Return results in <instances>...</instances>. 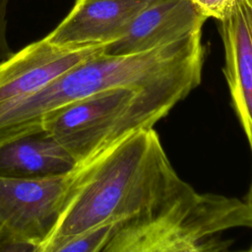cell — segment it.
<instances>
[{"mask_svg":"<svg viewBox=\"0 0 252 252\" xmlns=\"http://www.w3.org/2000/svg\"><path fill=\"white\" fill-rule=\"evenodd\" d=\"M248 140V143H249V146H250V150H251V155H252V137L250 138H247ZM244 202L246 203V205L248 206L251 214H252V178H251V183H250V186H249V189H248V193L245 197V200ZM249 251L252 252V243H251V247L249 248Z\"/></svg>","mask_w":252,"mask_h":252,"instance_id":"obj_13","label":"cell"},{"mask_svg":"<svg viewBox=\"0 0 252 252\" xmlns=\"http://www.w3.org/2000/svg\"><path fill=\"white\" fill-rule=\"evenodd\" d=\"M9 0H0V62L8 58L11 51L7 40V9Z\"/></svg>","mask_w":252,"mask_h":252,"instance_id":"obj_12","label":"cell"},{"mask_svg":"<svg viewBox=\"0 0 252 252\" xmlns=\"http://www.w3.org/2000/svg\"><path fill=\"white\" fill-rule=\"evenodd\" d=\"M116 222L102 224L83 232L63 243L57 252H103L110 240Z\"/></svg>","mask_w":252,"mask_h":252,"instance_id":"obj_10","label":"cell"},{"mask_svg":"<svg viewBox=\"0 0 252 252\" xmlns=\"http://www.w3.org/2000/svg\"><path fill=\"white\" fill-rule=\"evenodd\" d=\"M206 20L190 0H151L104 52L133 53L172 42L202 31Z\"/></svg>","mask_w":252,"mask_h":252,"instance_id":"obj_6","label":"cell"},{"mask_svg":"<svg viewBox=\"0 0 252 252\" xmlns=\"http://www.w3.org/2000/svg\"><path fill=\"white\" fill-rule=\"evenodd\" d=\"M73 179V170L35 178L0 175V251L41 252Z\"/></svg>","mask_w":252,"mask_h":252,"instance_id":"obj_4","label":"cell"},{"mask_svg":"<svg viewBox=\"0 0 252 252\" xmlns=\"http://www.w3.org/2000/svg\"><path fill=\"white\" fill-rule=\"evenodd\" d=\"M151 0H77L69 14L45 38L77 47L109 44L119 38Z\"/></svg>","mask_w":252,"mask_h":252,"instance_id":"obj_7","label":"cell"},{"mask_svg":"<svg viewBox=\"0 0 252 252\" xmlns=\"http://www.w3.org/2000/svg\"><path fill=\"white\" fill-rule=\"evenodd\" d=\"M77 162L72 155L42 128L0 135V175L35 178L66 174Z\"/></svg>","mask_w":252,"mask_h":252,"instance_id":"obj_9","label":"cell"},{"mask_svg":"<svg viewBox=\"0 0 252 252\" xmlns=\"http://www.w3.org/2000/svg\"><path fill=\"white\" fill-rule=\"evenodd\" d=\"M224 48L223 73L234 111L252 137V0H235L219 20Z\"/></svg>","mask_w":252,"mask_h":252,"instance_id":"obj_8","label":"cell"},{"mask_svg":"<svg viewBox=\"0 0 252 252\" xmlns=\"http://www.w3.org/2000/svg\"><path fill=\"white\" fill-rule=\"evenodd\" d=\"M59 219L41 252L102 224L147 213L188 183L173 168L154 128L128 133L76 164Z\"/></svg>","mask_w":252,"mask_h":252,"instance_id":"obj_1","label":"cell"},{"mask_svg":"<svg viewBox=\"0 0 252 252\" xmlns=\"http://www.w3.org/2000/svg\"><path fill=\"white\" fill-rule=\"evenodd\" d=\"M105 44L59 46L45 37L0 62V105L25 97L83 61L105 51Z\"/></svg>","mask_w":252,"mask_h":252,"instance_id":"obj_5","label":"cell"},{"mask_svg":"<svg viewBox=\"0 0 252 252\" xmlns=\"http://www.w3.org/2000/svg\"><path fill=\"white\" fill-rule=\"evenodd\" d=\"M200 13L208 18L220 20L231 8L235 0H190Z\"/></svg>","mask_w":252,"mask_h":252,"instance_id":"obj_11","label":"cell"},{"mask_svg":"<svg viewBox=\"0 0 252 252\" xmlns=\"http://www.w3.org/2000/svg\"><path fill=\"white\" fill-rule=\"evenodd\" d=\"M188 94L181 90L110 89L49 113L40 127L79 163L128 133L154 128Z\"/></svg>","mask_w":252,"mask_h":252,"instance_id":"obj_3","label":"cell"},{"mask_svg":"<svg viewBox=\"0 0 252 252\" xmlns=\"http://www.w3.org/2000/svg\"><path fill=\"white\" fill-rule=\"evenodd\" d=\"M252 228V214L242 200L199 193L189 184L157 208L116 222L103 252L223 251L230 241L221 232Z\"/></svg>","mask_w":252,"mask_h":252,"instance_id":"obj_2","label":"cell"}]
</instances>
